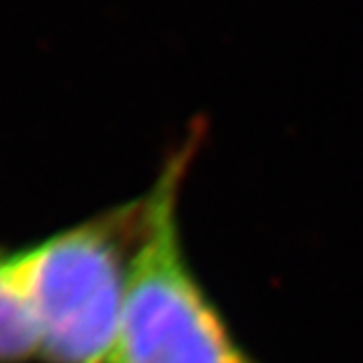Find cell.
Here are the masks:
<instances>
[{
	"label": "cell",
	"mask_w": 363,
	"mask_h": 363,
	"mask_svg": "<svg viewBox=\"0 0 363 363\" xmlns=\"http://www.w3.org/2000/svg\"><path fill=\"white\" fill-rule=\"evenodd\" d=\"M204 133L169 152L142 196L116 363H259L234 335L184 250L180 192Z\"/></svg>",
	"instance_id": "1"
},
{
	"label": "cell",
	"mask_w": 363,
	"mask_h": 363,
	"mask_svg": "<svg viewBox=\"0 0 363 363\" xmlns=\"http://www.w3.org/2000/svg\"><path fill=\"white\" fill-rule=\"evenodd\" d=\"M142 196L18 248L43 363H116Z\"/></svg>",
	"instance_id": "2"
},
{
	"label": "cell",
	"mask_w": 363,
	"mask_h": 363,
	"mask_svg": "<svg viewBox=\"0 0 363 363\" xmlns=\"http://www.w3.org/2000/svg\"><path fill=\"white\" fill-rule=\"evenodd\" d=\"M39 355V331L26 298L16 250L0 248V363H28Z\"/></svg>",
	"instance_id": "3"
}]
</instances>
